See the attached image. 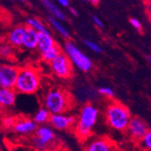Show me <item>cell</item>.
<instances>
[{
	"mask_svg": "<svg viewBox=\"0 0 151 151\" xmlns=\"http://www.w3.org/2000/svg\"><path fill=\"white\" fill-rule=\"evenodd\" d=\"M92 21H93V23L97 25L98 27H100V28H102L103 27V23L101 22V20L98 17H96V16H92Z\"/></svg>",
	"mask_w": 151,
	"mask_h": 151,
	"instance_id": "f546056e",
	"label": "cell"
},
{
	"mask_svg": "<svg viewBox=\"0 0 151 151\" xmlns=\"http://www.w3.org/2000/svg\"><path fill=\"white\" fill-rule=\"evenodd\" d=\"M146 7H147V15L150 20V24H151V0H144Z\"/></svg>",
	"mask_w": 151,
	"mask_h": 151,
	"instance_id": "f1b7e54d",
	"label": "cell"
},
{
	"mask_svg": "<svg viewBox=\"0 0 151 151\" xmlns=\"http://www.w3.org/2000/svg\"><path fill=\"white\" fill-rule=\"evenodd\" d=\"M25 24L26 26L31 27V28H33L38 33H50L47 26L44 24V22H42L38 18H27L25 21Z\"/></svg>",
	"mask_w": 151,
	"mask_h": 151,
	"instance_id": "ac0fdd59",
	"label": "cell"
},
{
	"mask_svg": "<svg viewBox=\"0 0 151 151\" xmlns=\"http://www.w3.org/2000/svg\"><path fill=\"white\" fill-rule=\"evenodd\" d=\"M148 130L149 129L147 122L139 117L134 116L130 119L126 133L133 142L138 144L143 139V137L147 133Z\"/></svg>",
	"mask_w": 151,
	"mask_h": 151,
	"instance_id": "9c48e42d",
	"label": "cell"
},
{
	"mask_svg": "<svg viewBox=\"0 0 151 151\" xmlns=\"http://www.w3.org/2000/svg\"><path fill=\"white\" fill-rule=\"evenodd\" d=\"M38 127V124L34 120V119L17 117V122L12 130L19 135H34Z\"/></svg>",
	"mask_w": 151,
	"mask_h": 151,
	"instance_id": "7c38bea8",
	"label": "cell"
},
{
	"mask_svg": "<svg viewBox=\"0 0 151 151\" xmlns=\"http://www.w3.org/2000/svg\"><path fill=\"white\" fill-rule=\"evenodd\" d=\"M17 117L13 116V115H4L2 118V126L5 129H13L14 126H15L17 122Z\"/></svg>",
	"mask_w": 151,
	"mask_h": 151,
	"instance_id": "603a6c76",
	"label": "cell"
},
{
	"mask_svg": "<svg viewBox=\"0 0 151 151\" xmlns=\"http://www.w3.org/2000/svg\"><path fill=\"white\" fill-rule=\"evenodd\" d=\"M98 93L102 96V97H105L107 99H111L112 100L114 98V91L109 88V87H106V86H103V87H100L99 90H98Z\"/></svg>",
	"mask_w": 151,
	"mask_h": 151,
	"instance_id": "d4e9b609",
	"label": "cell"
},
{
	"mask_svg": "<svg viewBox=\"0 0 151 151\" xmlns=\"http://www.w3.org/2000/svg\"><path fill=\"white\" fill-rule=\"evenodd\" d=\"M48 21L49 23L51 24V25L53 27L54 29H55L63 38H65L67 41H69V39L71 38V35H70V33L68 32V30L65 28V27L58 21V19L54 18L52 17H48Z\"/></svg>",
	"mask_w": 151,
	"mask_h": 151,
	"instance_id": "44dd1931",
	"label": "cell"
},
{
	"mask_svg": "<svg viewBox=\"0 0 151 151\" xmlns=\"http://www.w3.org/2000/svg\"><path fill=\"white\" fill-rule=\"evenodd\" d=\"M15 49L11 45L8 43H4L2 44L1 47H0V53H1V56L4 59H8L14 57V52H15Z\"/></svg>",
	"mask_w": 151,
	"mask_h": 151,
	"instance_id": "7402d4cb",
	"label": "cell"
},
{
	"mask_svg": "<svg viewBox=\"0 0 151 151\" xmlns=\"http://www.w3.org/2000/svg\"><path fill=\"white\" fill-rule=\"evenodd\" d=\"M64 53L72 62L73 65L83 73H89L93 67L91 60L82 52L72 41H66L63 45Z\"/></svg>",
	"mask_w": 151,
	"mask_h": 151,
	"instance_id": "8992f818",
	"label": "cell"
},
{
	"mask_svg": "<svg viewBox=\"0 0 151 151\" xmlns=\"http://www.w3.org/2000/svg\"><path fill=\"white\" fill-rule=\"evenodd\" d=\"M104 116L108 126L120 132H126L132 118L129 108L115 100H111L107 104Z\"/></svg>",
	"mask_w": 151,
	"mask_h": 151,
	"instance_id": "3957f363",
	"label": "cell"
},
{
	"mask_svg": "<svg viewBox=\"0 0 151 151\" xmlns=\"http://www.w3.org/2000/svg\"><path fill=\"white\" fill-rule=\"evenodd\" d=\"M49 65L52 73L58 78L69 79L73 73V63L64 52L59 54L55 59L49 63Z\"/></svg>",
	"mask_w": 151,
	"mask_h": 151,
	"instance_id": "52a82bcc",
	"label": "cell"
},
{
	"mask_svg": "<svg viewBox=\"0 0 151 151\" xmlns=\"http://www.w3.org/2000/svg\"><path fill=\"white\" fill-rule=\"evenodd\" d=\"M10 1H13V0H10Z\"/></svg>",
	"mask_w": 151,
	"mask_h": 151,
	"instance_id": "74e56055",
	"label": "cell"
},
{
	"mask_svg": "<svg viewBox=\"0 0 151 151\" xmlns=\"http://www.w3.org/2000/svg\"><path fill=\"white\" fill-rule=\"evenodd\" d=\"M43 104L51 114H62L72 109L73 100L71 93L65 89L52 87L44 95Z\"/></svg>",
	"mask_w": 151,
	"mask_h": 151,
	"instance_id": "7a4b0ae2",
	"label": "cell"
},
{
	"mask_svg": "<svg viewBox=\"0 0 151 151\" xmlns=\"http://www.w3.org/2000/svg\"><path fill=\"white\" fill-rule=\"evenodd\" d=\"M57 44L51 35V33H38V41H37V51L40 53H43L52 47L55 46Z\"/></svg>",
	"mask_w": 151,
	"mask_h": 151,
	"instance_id": "9a60e30c",
	"label": "cell"
},
{
	"mask_svg": "<svg viewBox=\"0 0 151 151\" xmlns=\"http://www.w3.org/2000/svg\"><path fill=\"white\" fill-rule=\"evenodd\" d=\"M90 2L93 5H98L99 2H100V0H90Z\"/></svg>",
	"mask_w": 151,
	"mask_h": 151,
	"instance_id": "d6a6232c",
	"label": "cell"
},
{
	"mask_svg": "<svg viewBox=\"0 0 151 151\" xmlns=\"http://www.w3.org/2000/svg\"><path fill=\"white\" fill-rule=\"evenodd\" d=\"M57 2L63 6H69V0H57Z\"/></svg>",
	"mask_w": 151,
	"mask_h": 151,
	"instance_id": "4dcf8cb0",
	"label": "cell"
},
{
	"mask_svg": "<svg viewBox=\"0 0 151 151\" xmlns=\"http://www.w3.org/2000/svg\"><path fill=\"white\" fill-rule=\"evenodd\" d=\"M19 67L3 63L0 66V87L1 89H15L18 77Z\"/></svg>",
	"mask_w": 151,
	"mask_h": 151,
	"instance_id": "ba28073f",
	"label": "cell"
},
{
	"mask_svg": "<svg viewBox=\"0 0 151 151\" xmlns=\"http://www.w3.org/2000/svg\"><path fill=\"white\" fill-rule=\"evenodd\" d=\"M113 151H122V150H121V149H119V148H118V147H116Z\"/></svg>",
	"mask_w": 151,
	"mask_h": 151,
	"instance_id": "d590c367",
	"label": "cell"
},
{
	"mask_svg": "<svg viewBox=\"0 0 151 151\" xmlns=\"http://www.w3.org/2000/svg\"><path fill=\"white\" fill-rule=\"evenodd\" d=\"M76 121L77 118L72 115H67L65 113L52 114L49 119V124L52 129L63 131L73 129Z\"/></svg>",
	"mask_w": 151,
	"mask_h": 151,
	"instance_id": "8fae6325",
	"label": "cell"
},
{
	"mask_svg": "<svg viewBox=\"0 0 151 151\" xmlns=\"http://www.w3.org/2000/svg\"><path fill=\"white\" fill-rule=\"evenodd\" d=\"M69 11L71 12L72 15H73L74 17H78V12L75 10V8H73V7L70 6V7H69Z\"/></svg>",
	"mask_w": 151,
	"mask_h": 151,
	"instance_id": "1f68e13d",
	"label": "cell"
},
{
	"mask_svg": "<svg viewBox=\"0 0 151 151\" xmlns=\"http://www.w3.org/2000/svg\"><path fill=\"white\" fill-rule=\"evenodd\" d=\"M41 81L40 72L35 67L30 65L20 67L15 90L21 94H35L41 87Z\"/></svg>",
	"mask_w": 151,
	"mask_h": 151,
	"instance_id": "277c9868",
	"label": "cell"
},
{
	"mask_svg": "<svg viewBox=\"0 0 151 151\" xmlns=\"http://www.w3.org/2000/svg\"><path fill=\"white\" fill-rule=\"evenodd\" d=\"M51 115L52 114L49 112V111L47 109H45V107H42L35 113L33 119L38 125H44L45 123L49 122Z\"/></svg>",
	"mask_w": 151,
	"mask_h": 151,
	"instance_id": "ffe728a7",
	"label": "cell"
},
{
	"mask_svg": "<svg viewBox=\"0 0 151 151\" xmlns=\"http://www.w3.org/2000/svg\"><path fill=\"white\" fill-rule=\"evenodd\" d=\"M17 94L15 89H0V105L2 109L13 107L16 103Z\"/></svg>",
	"mask_w": 151,
	"mask_h": 151,
	"instance_id": "2e32d148",
	"label": "cell"
},
{
	"mask_svg": "<svg viewBox=\"0 0 151 151\" xmlns=\"http://www.w3.org/2000/svg\"><path fill=\"white\" fill-rule=\"evenodd\" d=\"M26 29V25H17L12 28L6 37V42L11 45L14 48L22 47L23 36Z\"/></svg>",
	"mask_w": 151,
	"mask_h": 151,
	"instance_id": "4fadbf2b",
	"label": "cell"
},
{
	"mask_svg": "<svg viewBox=\"0 0 151 151\" xmlns=\"http://www.w3.org/2000/svg\"><path fill=\"white\" fill-rule=\"evenodd\" d=\"M62 52H63V51H62L61 47L58 45H56L52 49H50L43 53H41V59H42L43 62H45L46 63H50Z\"/></svg>",
	"mask_w": 151,
	"mask_h": 151,
	"instance_id": "d6986e66",
	"label": "cell"
},
{
	"mask_svg": "<svg viewBox=\"0 0 151 151\" xmlns=\"http://www.w3.org/2000/svg\"><path fill=\"white\" fill-rule=\"evenodd\" d=\"M38 32L34 30L31 27L26 26L24 35L23 36L22 47L26 50H35L37 48Z\"/></svg>",
	"mask_w": 151,
	"mask_h": 151,
	"instance_id": "5bb4252c",
	"label": "cell"
},
{
	"mask_svg": "<svg viewBox=\"0 0 151 151\" xmlns=\"http://www.w3.org/2000/svg\"><path fill=\"white\" fill-rule=\"evenodd\" d=\"M98 119L99 109L92 103H86L81 108L73 131L81 142H85L91 137L92 129Z\"/></svg>",
	"mask_w": 151,
	"mask_h": 151,
	"instance_id": "6da1fadb",
	"label": "cell"
},
{
	"mask_svg": "<svg viewBox=\"0 0 151 151\" xmlns=\"http://www.w3.org/2000/svg\"><path fill=\"white\" fill-rule=\"evenodd\" d=\"M146 59H147V61L151 64V56H150V55H147V56L146 57Z\"/></svg>",
	"mask_w": 151,
	"mask_h": 151,
	"instance_id": "836d02e7",
	"label": "cell"
},
{
	"mask_svg": "<svg viewBox=\"0 0 151 151\" xmlns=\"http://www.w3.org/2000/svg\"><path fill=\"white\" fill-rule=\"evenodd\" d=\"M8 151H35V150L31 147H21V146L14 147L13 146L8 149Z\"/></svg>",
	"mask_w": 151,
	"mask_h": 151,
	"instance_id": "83f0119b",
	"label": "cell"
},
{
	"mask_svg": "<svg viewBox=\"0 0 151 151\" xmlns=\"http://www.w3.org/2000/svg\"><path fill=\"white\" fill-rule=\"evenodd\" d=\"M129 22H130L131 25L134 27L135 29L139 30V32L142 31V25H141L140 22H139L138 19H136V18H130V19H129Z\"/></svg>",
	"mask_w": 151,
	"mask_h": 151,
	"instance_id": "4316f807",
	"label": "cell"
},
{
	"mask_svg": "<svg viewBox=\"0 0 151 151\" xmlns=\"http://www.w3.org/2000/svg\"><path fill=\"white\" fill-rule=\"evenodd\" d=\"M56 136L52 127L41 125L31 137L30 144L35 151H50L55 147Z\"/></svg>",
	"mask_w": 151,
	"mask_h": 151,
	"instance_id": "5b68a950",
	"label": "cell"
},
{
	"mask_svg": "<svg viewBox=\"0 0 151 151\" xmlns=\"http://www.w3.org/2000/svg\"><path fill=\"white\" fill-rule=\"evenodd\" d=\"M141 149L146 151H151V129L147 131V133L143 137V139L138 143Z\"/></svg>",
	"mask_w": 151,
	"mask_h": 151,
	"instance_id": "cb8c5ba5",
	"label": "cell"
},
{
	"mask_svg": "<svg viewBox=\"0 0 151 151\" xmlns=\"http://www.w3.org/2000/svg\"><path fill=\"white\" fill-rule=\"evenodd\" d=\"M57 151H71V150H68V149H60V150H57Z\"/></svg>",
	"mask_w": 151,
	"mask_h": 151,
	"instance_id": "e575fe53",
	"label": "cell"
},
{
	"mask_svg": "<svg viewBox=\"0 0 151 151\" xmlns=\"http://www.w3.org/2000/svg\"><path fill=\"white\" fill-rule=\"evenodd\" d=\"M20 1H22V2H24V1H25V0H20Z\"/></svg>",
	"mask_w": 151,
	"mask_h": 151,
	"instance_id": "8d00e7d4",
	"label": "cell"
},
{
	"mask_svg": "<svg viewBox=\"0 0 151 151\" xmlns=\"http://www.w3.org/2000/svg\"><path fill=\"white\" fill-rule=\"evenodd\" d=\"M84 45L90 49L93 52H96V53H101L102 52V48L101 45H99L98 44H96L95 42H92V41H90V40H84L83 41Z\"/></svg>",
	"mask_w": 151,
	"mask_h": 151,
	"instance_id": "484cf974",
	"label": "cell"
},
{
	"mask_svg": "<svg viewBox=\"0 0 151 151\" xmlns=\"http://www.w3.org/2000/svg\"><path fill=\"white\" fill-rule=\"evenodd\" d=\"M84 143V151H113L117 147L109 137H91Z\"/></svg>",
	"mask_w": 151,
	"mask_h": 151,
	"instance_id": "30bf717a",
	"label": "cell"
},
{
	"mask_svg": "<svg viewBox=\"0 0 151 151\" xmlns=\"http://www.w3.org/2000/svg\"><path fill=\"white\" fill-rule=\"evenodd\" d=\"M42 3L45 6V7L47 9V11L52 15V17L56 18L58 20H61V21L65 20L64 14L54 5L51 0H42Z\"/></svg>",
	"mask_w": 151,
	"mask_h": 151,
	"instance_id": "e0dca14e",
	"label": "cell"
}]
</instances>
